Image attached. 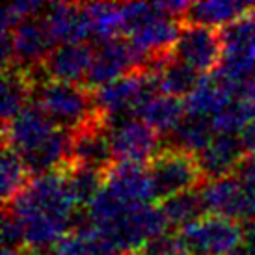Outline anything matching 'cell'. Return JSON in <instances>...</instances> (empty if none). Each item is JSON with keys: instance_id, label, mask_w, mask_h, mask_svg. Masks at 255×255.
<instances>
[{"instance_id": "obj_3", "label": "cell", "mask_w": 255, "mask_h": 255, "mask_svg": "<svg viewBox=\"0 0 255 255\" xmlns=\"http://www.w3.org/2000/svg\"><path fill=\"white\" fill-rule=\"evenodd\" d=\"M34 103L56 127L65 130H77L97 114L92 92L84 84L39 80Z\"/></svg>"}, {"instance_id": "obj_11", "label": "cell", "mask_w": 255, "mask_h": 255, "mask_svg": "<svg viewBox=\"0 0 255 255\" xmlns=\"http://www.w3.org/2000/svg\"><path fill=\"white\" fill-rule=\"evenodd\" d=\"M199 194L207 214L224 216L235 222L250 220L248 196L237 175L207 181L199 188Z\"/></svg>"}, {"instance_id": "obj_12", "label": "cell", "mask_w": 255, "mask_h": 255, "mask_svg": "<svg viewBox=\"0 0 255 255\" xmlns=\"http://www.w3.org/2000/svg\"><path fill=\"white\" fill-rule=\"evenodd\" d=\"M95 56V49L86 43H64L50 50L41 71L49 80L80 84L86 80Z\"/></svg>"}, {"instance_id": "obj_29", "label": "cell", "mask_w": 255, "mask_h": 255, "mask_svg": "<svg viewBox=\"0 0 255 255\" xmlns=\"http://www.w3.org/2000/svg\"><path fill=\"white\" fill-rule=\"evenodd\" d=\"M143 255H177L184 252L179 233H162L155 237L153 241H149L142 250Z\"/></svg>"}, {"instance_id": "obj_34", "label": "cell", "mask_w": 255, "mask_h": 255, "mask_svg": "<svg viewBox=\"0 0 255 255\" xmlns=\"http://www.w3.org/2000/svg\"><path fill=\"white\" fill-rule=\"evenodd\" d=\"M123 255H143L142 252H128V254H123Z\"/></svg>"}, {"instance_id": "obj_7", "label": "cell", "mask_w": 255, "mask_h": 255, "mask_svg": "<svg viewBox=\"0 0 255 255\" xmlns=\"http://www.w3.org/2000/svg\"><path fill=\"white\" fill-rule=\"evenodd\" d=\"M108 121V120H107ZM110 143L116 162H149L160 151L158 134L136 118L110 120Z\"/></svg>"}, {"instance_id": "obj_25", "label": "cell", "mask_w": 255, "mask_h": 255, "mask_svg": "<svg viewBox=\"0 0 255 255\" xmlns=\"http://www.w3.org/2000/svg\"><path fill=\"white\" fill-rule=\"evenodd\" d=\"M0 194H2V203L7 205L11 199L21 194V190L28 184L30 177L26 166L22 160L15 155L11 149L2 147V160H0Z\"/></svg>"}, {"instance_id": "obj_8", "label": "cell", "mask_w": 255, "mask_h": 255, "mask_svg": "<svg viewBox=\"0 0 255 255\" xmlns=\"http://www.w3.org/2000/svg\"><path fill=\"white\" fill-rule=\"evenodd\" d=\"M173 56L192 65L199 73L211 75L218 69L224 56V41L220 30L183 22Z\"/></svg>"}, {"instance_id": "obj_20", "label": "cell", "mask_w": 255, "mask_h": 255, "mask_svg": "<svg viewBox=\"0 0 255 255\" xmlns=\"http://www.w3.org/2000/svg\"><path fill=\"white\" fill-rule=\"evenodd\" d=\"M201 75L198 69L192 65L184 64L173 56L160 67V71L155 73L156 88L162 95H171V97H181V95H190L196 86L201 82Z\"/></svg>"}, {"instance_id": "obj_13", "label": "cell", "mask_w": 255, "mask_h": 255, "mask_svg": "<svg viewBox=\"0 0 255 255\" xmlns=\"http://www.w3.org/2000/svg\"><path fill=\"white\" fill-rule=\"evenodd\" d=\"M50 37L54 43H84L93 37L92 22L84 4L71 2H54L47 6L43 15Z\"/></svg>"}, {"instance_id": "obj_23", "label": "cell", "mask_w": 255, "mask_h": 255, "mask_svg": "<svg viewBox=\"0 0 255 255\" xmlns=\"http://www.w3.org/2000/svg\"><path fill=\"white\" fill-rule=\"evenodd\" d=\"M158 209H160L168 227H175L179 231L184 226H188L198 218H201L203 214H207L199 190H190L171 196V198L160 201Z\"/></svg>"}, {"instance_id": "obj_35", "label": "cell", "mask_w": 255, "mask_h": 255, "mask_svg": "<svg viewBox=\"0 0 255 255\" xmlns=\"http://www.w3.org/2000/svg\"><path fill=\"white\" fill-rule=\"evenodd\" d=\"M177 255H192V254H188V252H181V254H177Z\"/></svg>"}, {"instance_id": "obj_18", "label": "cell", "mask_w": 255, "mask_h": 255, "mask_svg": "<svg viewBox=\"0 0 255 255\" xmlns=\"http://www.w3.org/2000/svg\"><path fill=\"white\" fill-rule=\"evenodd\" d=\"M136 118H140L158 136H170L179 127V123L186 118L184 101H179L177 97H171V95L156 93L138 108Z\"/></svg>"}, {"instance_id": "obj_21", "label": "cell", "mask_w": 255, "mask_h": 255, "mask_svg": "<svg viewBox=\"0 0 255 255\" xmlns=\"http://www.w3.org/2000/svg\"><path fill=\"white\" fill-rule=\"evenodd\" d=\"M214 128L211 125L209 118H198V116H188L184 118L179 127L168 136L171 147L183 149L192 155H199L203 149L213 142Z\"/></svg>"}, {"instance_id": "obj_32", "label": "cell", "mask_w": 255, "mask_h": 255, "mask_svg": "<svg viewBox=\"0 0 255 255\" xmlns=\"http://www.w3.org/2000/svg\"><path fill=\"white\" fill-rule=\"evenodd\" d=\"M244 242H242V255H255V220L244 224Z\"/></svg>"}, {"instance_id": "obj_17", "label": "cell", "mask_w": 255, "mask_h": 255, "mask_svg": "<svg viewBox=\"0 0 255 255\" xmlns=\"http://www.w3.org/2000/svg\"><path fill=\"white\" fill-rule=\"evenodd\" d=\"M255 9V2H239V0H211V2H194L184 15L183 22L199 24L209 28H224L242 15Z\"/></svg>"}, {"instance_id": "obj_5", "label": "cell", "mask_w": 255, "mask_h": 255, "mask_svg": "<svg viewBox=\"0 0 255 255\" xmlns=\"http://www.w3.org/2000/svg\"><path fill=\"white\" fill-rule=\"evenodd\" d=\"M177 233L184 252L192 255H235L244 242V227L216 214H203Z\"/></svg>"}, {"instance_id": "obj_27", "label": "cell", "mask_w": 255, "mask_h": 255, "mask_svg": "<svg viewBox=\"0 0 255 255\" xmlns=\"http://www.w3.org/2000/svg\"><path fill=\"white\" fill-rule=\"evenodd\" d=\"M166 15L158 6V2H127L121 4V24L125 34H132L151 21L162 19Z\"/></svg>"}, {"instance_id": "obj_31", "label": "cell", "mask_w": 255, "mask_h": 255, "mask_svg": "<svg viewBox=\"0 0 255 255\" xmlns=\"http://www.w3.org/2000/svg\"><path fill=\"white\" fill-rule=\"evenodd\" d=\"M2 241H4V248H13V250L26 248L24 246V237H22L21 226L6 211H4V218H2Z\"/></svg>"}, {"instance_id": "obj_33", "label": "cell", "mask_w": 255, "mask_h": 255, "mask_svg": "<svg viewBox=\"0 0 255 255\" xmlns=\"http://www.w3.org/2000/svg\"><path fill=\"white\" fill-rule=\"evenodd\" d=\"M241 142L246 149L248 156H255V121H252L248 127L242 130Z\"/></svg>"}, {"instance_id": "obj_19", "label": "cell", "mask_w": 255, "mask_h": 255, "mask_svg": "<svg viewBox=\"0 0 255 255\" xmlns=\"http://www.w3.org/2000/svg\"><path fill=\"white\" fill-rule=\"evenodd\" d=\"M233 101V93L211 73V75H205L201 78V82L196 86V90L190 95L184 97V108H186L188 116L211 120L213 116L229 107Z\"/></svg>"}, {"instance_id": "obj_15", "label": "cell", "mask_w": 255, "mask_h": 255, "mask_svg": "<svg viewBox=\"0 0 255 255\" xmlns=\"http://www.w3.org/2000/svg\"><path fill=\"white\" fill-rule=\"evenodd\" d=\"M246 156L248 153L239 136L216 134L213 142L198 155V160L205 179L213 181V179L237 175Z\"/></svg>"}, {"instance_id": "obj_24", "label": "cell", "mask_w": 255, "mask_h": 255, "mask_svg": "<svg viewBox=\"0 0 255 255\" xmlns=\"http://www.w3.org/2000/svg\"><path fill=\"white\" fill-rule=\"evenodd\" d=\"M90 22H92L93 39L99 43L120 37L123 32L121 24V4H110V2H92L84 4Z\"/></svg>"}, {"instance_id": "obj_16", "label": "cell", "mask_w": 255, "mask_h": 255, "mask_svg": "<svg viewBox=\"0 0 255 255\" xmlns=\"http://www.w3.org/2000/svg\"><path fill=\"white\" fill-rule=\"evenodd\" d=\"M37 71H28L19 65H9L2 69V121H9L34 101L37 86Z\"/></svg>"}, {"instance_id": "obj_14", "label": "cell", "mask_w": 255, "mask_h": 255, "mask_svg": "<svg viewBox=\"0 0 255 255\" xmlns=\"http://www.w3.org/2000/svg\"><path fill=\"white\" fill-rule=\"evenodd\" d=\"M105 188L127 205H142L155 199L143 164L114 162L105 171Z\"/></svg>"}, {"instance_id": "obj_10", "label": "cell", "mask_w": 255, "mask_h": 255, "mask_svg": "<svg viewBox=\"0 0 255 255\" xmlns=\"http://www.w3.org/2000/svg\"><path fill=\"white\" fill-rule=\"evenodd\" d=\"M13 41V65L28 71L41 69L50 50L54 49V39L50 37L47 24L41 17L26 19L11 32Z\"/></svg>"}, {"instance_id": "obj_22", "label": "cell", "mask_w": 255, "mask_h": 255, "mask_svg": "<svg viewBox=\"0 0 255 255\" xmlns=\"http://www.w3.org/2000/svg\"><path fill=\"white\" fill-rule=\"evenodd\" d=\"M65 175V184L71 194L73 201L77 205H90L93 198L105 186V173L99 170H93L88 166H80L75 162H67L62 166Z\"/></svg>"}, {"instance_id": "obj_30", "label": "cell", "mask_w": 255, "mask_h": 255, "mask_svg": "<svg viewBox=\"0 0 255 255\" xmlns=\"http://www.w3.org/2000/svg\"><path fill=\"white\" fill-rule=\"evenodd\" d=\"M237 177L241 181L242 188L248 196V205H250V220H255V156H246V160L237 171Z\"/></svg>"}, {"instance_id": "obj_28", "label": "cell", "mask_w": 255, "mask_h": 255, "mask_svg": "<svg viewBox=\"0 0 255 255\" xmlns=\"http://www.w3.org/2000/svg\"><path fill=\"white\" fill-rule=\"evenodd\" d=\"M250 123H252V118H250L248 110L237 99L229 107L224 108L222 112L211 118V125H213L214 132L226 136H237V132H242Z\"/></svg>"}, {"instance_id": "obj_26", "label": "cell", "mask_w": 255, "mask_h": 255, "mask_svg": "<svg viewBox=\"0 0 255 255\" xmlns=\"http://www.w3.org/2000/svg\"><path fill=\"white\" fill-rule=\"evenodd\" d=\"M224 49H255V9L220 28Z\"/></svg>"}, {"instance_id": "obj_1", "label": "cell", "mask_w": 255, "mask_h": 255, "mask_svg": "<svg viewBox=\"0 0 255 255\" xmlns=\"http://www.w3.org/2000/svg\"><path fill=\"white\" fill-rule=\"evenodd\" d=\"M77 203L65 184L62 168L36 175L17 194L4 211L21 226L24 246L28 250H45L54 246L69 233V222Z\"/></svg>"}, {"instance_id": "obj_9", "label": "cell", "mask_w": 255, "mask_h": 255, "mask_svg": "<svg viewBox=\"0 0 255 255\" xmlns=\"http://www.w3.org/2000/svg\"><path fill=\"white\" fill-rule=\"evenodd\" d=\"M69 162L88 166L103 173L116 162L110 143V125L101 114H95L82 127L71 130Z\"/></svg>"}, {"instance_id": "obj_4", "label": "cell", "mask_w": 255, "mask_h": 255, "mask_svg": "<svg viewBox=\"0 0 255 255\" xmlns=\"http://www.w3.org/2000/svg\"><path fill=\"white\" fill-rule=\"evenodd\" d=\"M147 175L153 188V198L164 199L183 192L199 190L207 183L198 155L177 147H162L147 164Z\"/></svg>"}, {"instance_id": "obj_2", "label": "cell", "mask_w": 255, "mask_h": 255, "mask_svg": "<svg viewBox=\"0 0 255 255\" xmlns=\"http://www.w3.org/2000/svg\"><path fill=\"white\" fill-rule=\"evenodd\" d=\"M2 147L11 149L36 177L69 162L71 130L56 127L32 101L17 118L4 123Z\"/></svg>"}, {"instance_id": "obj_6", "label": "cell", "mask_w": 255, "mask_h": 255, "mask_svg": "<svg viewBox=\"0 0 255 255\" xmlns=\"http://www.w3.org/2000/svg\"><path fill=\"white\" fill-rule=\"evenodd\" d=\"M147 65L145 56L130 45L127 37H114L103 41L95 47V56L90 71L86 75L84 86L99 88V86L112 82L130 71H142Z\"/></svg>"}]
</instances>
